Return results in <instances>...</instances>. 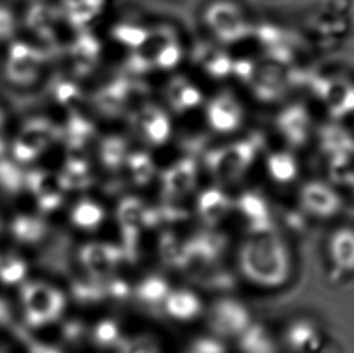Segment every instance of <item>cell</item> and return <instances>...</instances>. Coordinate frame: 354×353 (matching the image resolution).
<instances>
[{
	"mask_svg": "<svg viewBox=\"0 0 354 353\" xmlns=\"http://www.w3.org/2000/svg\"><path fill=\"white\" fill-rule=\"evenodd\" d=\"M351 185H352V188H353V190H354V176H353V179H352V181H351Z\"/></svg>",
	"mask_w": 354,
	"mask_h": 353,
	"instance_id": "28",
	"label": "cell"
},
{
	"mask_svg": "<svg viewBox=\"0 0 354 353\" xmlns=\"http://www.w3.org/2000/svg\"><path fill=\"white\" fill-rule=\"evenodd\" d=\"M221 102H223V105H224V110L221 108V105L216 102L218 105H216V108H213V121H216L218 126H221L223 129L235 127L236 125L239 124V107L236 105H232V102H231L229 109H226L230 100H221Z\"/></svg>",
	"mask_w": 354,
	"mask_h": 353,
	"instance_id": "20",
	"label": "cell"
},
{
	"mask_svg": "<svg viewBox=\"0 0 354 353\" xmlns=\"http://www.w3.org/2000/svg\"><path fill=\"white\" fill-rule=\"evenodd\" d=\"M237 208L248 221L253 234L274 231L271 210L263 196L255 192H245L237 200Z\"/></svg>",
	"mask_w": 354,
	"mask_h": 353,
	"instance_id": "7",
	"label": "cell"
},
{
	"mask_svg": "<svg viewBox=\"0 0 354 353\" xmlns=\"http://www.w3.org/2000/svg\"><path fill=\"white\" fill-rule=\"evenodd\" d=\"M268 171L276 181H292L297 174V161L288 154H277L268 160Z\"/></svg>",
	"mask_w": 354,
	"mask_h": 353,
	"instance_id": "17",
	"label": "cell"
},
{
	"mask_svg": "<svg viewBox=\"0 0 354 353\" xmlns=\"http://www.w3.org/2000/svg\"><path fill=\"white\" fill-rule=\"evenodd\" d=\"M237 340L241 353H276L272 336L263 325L252 323Z\"/></svg>",
	"mask_w": 354,
	"mask_h": 353,
	"instance_id": "13",
	"label": "cell"
},
{
	"mask_svg": "<svg viewBox=\"0 0 354 353\" xmlns=\"http://www.w3.org/2000/svg\"><path fill=\"white\" fill-rule=\"evenodd\" d=\"M250 154L242 149L229 150L211 161L213 173L223 181H234L243 173L250 163Z\"/></svg>",
	"mask_w": 354,
	"mask_h": 353,
	"instance_id": "12",
	"label": "cell"
},
{
	"mask_svg": "<svg viewBox=\"0 0 354 353\" xmlns=\"http://www.w3.org/2000/svg\"><path fill=\"white\" fill-rule=\"evenodd\" d=\"M106 218V212L101 205L91 200H82L74 206L71 213L73 224L82 230H96Z\"/></svg>",
	"mask_w": 354,
	"mask_h": 353,
	"instance_id": "14",
	"label": "cell"
},
{
	"mask_svg": "<svg viewBox=\"0 0 354 353\" xmlns=\"http://www.w3.org/2000/svg\"><path fill=\"white\" fill-rule=\"evenodd\" d=\"M208 320L218 338H239L252 325L247 307L230 298L221 299L213 304Z\"/></svg>",
	"mask_w": 354,
	"mask_h": 353,
	"instance_id": "3",
	"label": "cell"
},
{
	"mask_svg": "<svg viewBox=\"0 0 354 353\" xmlns=\"http://www.w3.org/2000/svg\"><path fill=\"white\" fill-rule=\"evenodd\" d=\"M38 353H62L56 349H51V347H45V349L39 350Z\"/></svg>",
	"mask_w": 354,
	"mask_h": 353,
	"instance_id": "27",
	"label": "cell"
},
{
	"mask_svg": "<svg viewBox=\"0 0 354 353\" xmlns=\"http://www.w3.org/2000/svg\"><path fill=\"white\" fill-rule=\"evenodd\" d=\"M196 181V168L190 161L174 165L162 178L163 191L171 199H179L192 191Z\"/></svg>",
	"mask_w": 354,
	"mask_h": 353,
	"instance_id": "10",
	"label": "cell"
},
{
	"mask_svg": "<svg viewBox=\"0 0 354 353\" xmlns=\"http://www.w3.org/2000/svg\"><path fill=\"white\" fill-rule=\"evenodd\" d=\"M24 311L29 323L44 325L57 320L66 309L62 291L45 283H33L26 288Z\"/></svg>",
	"mask_w": 354,
	"mask_h": 353,
	"instance_id": "2",
	"label": "cell"
},
{
	"mask_svg": "<svg viewBox=\"0 0 354 353\" xmlns=\"http://www.w3.org/2000/svg\"><path fill=\"white\" fill-rule=\"evenodd\" d=\"M80 263L93 278H106L115 271L124 257V249L106 242H90L82 246Z\"/></svg>",
	"mask_w": 354,
	"mask_h": 353,
	"instance_id": "6",
	"label": "cell"
},
{
	"mask_svg": "<svg viewBox=\"0 0 354 353\" xmlns=\"http://www.w3.org/2000/svg\"><path fill=\"white\" fill-rule=\"evenodd\" d=\"M300 201L305 212L321 219L334 217L342 207L339 192L324 181H313L305 184L300 192Z\"/></svg>",
	"mask_w": 354,
	"mask_h": 353,
	"instance_id": "5",
	"label": "cell"
},
{
	"mask_svg": "<svg viewBox=\"0 0 354 353\" xmlns=\"http://www.w3.org/2000/svg\"><path fill=\"white\" fill-rule=\"evenodd\" d=\"M116 210V218L124 239V257L133 259L139 236L148 223L149 210L140 199L129 196L120 202Z\"/></svg>",
	"mask_w": 354,
	"mask_h": 353,
	"instance_id": "4",
	"label": "cell"
},
{
	"mask_svg": "<svg viewBox=\"0 0 354 353\" xmlns=\"http://www.w3.org/2000/svg\"><path fill=\"white\" fill-rule=\"evenodd\" d=\"M187 353H225V347L216 338H201L190 346Z\"/></svg>",
	"mask_w": 354,
	"mask_h": 353,
	"instance_id": "25",
	"label": "cell"
},
{
	"mask_svg": "<svg viewBox=\"0 0 354 353\" xmlns=\"http://www.w3.org/2000/svg\"><path fill=\"white\" fill-rule=\"evenodd\" d=\"M17 32V17L14 10L0 3V44L9 43Z\"/></svg>",
	"mask_w": 354,
	"mask_h": 353,
	"instance_id": "22",
	"label": "cell"
},
{
	"mask_svg": "<svg viewBox=\"0 0 354 353\" xmlns=\"http://www.w3.org/2000/svg\"><path fill=\"white\" fill-rule=\"evenodd\" d=\"M239 270L249 282L265 288L282 286L290 276L287 244L274 231L252 234L239 252Z\"/></svg>",
	"mask_w": 354,
	"mask_h": 353,
	"instance_id": "1",
	"label": "cell"
},
{
	"mask_svg": "<svg viewBox=\"0 0 354 353\" xmlns=\"http://www.w3.org/2000/svg\"><path fill=\"white\" fill-rule=\"evenodd\" d=\"M232 201L223 191L211 188L202 191L197 199V213L202 221L209 226H216L225 219L232 210Z\"/></svg>",
	"mask_w": 354,
	"mask_h": 353,
	"instance_id": "8",
	"label": "cell"
},
{
	"mask_svg": "<svg viewBox=\"0 0 354 353\" xmlns=\"http://www.w3.org/2000/svg\"><path fill=\"white\" fill-rule=\"evenodd\" d=\"M129 171H131V176L136 184L145 185V184H148L153 176V163L145 156H142V158L136 156L129 160Z\"/></svg>",
	"mask_w": 354,
	"mask_h": 353,
	"instance_id": "23",
	"label": "cell"
},
{
	"mask_svg": "<svg viewBox=\"0 0 354 353\" xmlns=\"http://www.w3.org/2000/svg\"><path fill=\"white\" fill-rule=\"evenodd\" d=\"M312 340H313V334L310 325L306 323L294 325L288 332L289 345L297 351L306 350L310 343H312Z\"/></svg>",
	"mask_w": 354,
	"mask_h": 353,
	"instance_id": "24",
	"label": "cell"
},
{
	"mask_svg": "<svg viewBox=\"0 0 354 353\" xmlns=\"http://www.w3.org/2000/svg\"><path fill=\"white\" fill-rule=\"evenodd\" d=\"M169 293L171 289L167 281L160 276L147 277L136 288L137 298L148 305L163 304Z\"/></svg>",
	"mask_w": 354,
	"mask_h": 353,
	"instance_id": "15",
	"label": "cell"
},
{
	"mask_svg": "<svg viewBox=\"0 0 354 353\" xmlns=\"http://www.w3.org/2000/svg\"><path fill=\"white\" fill-rule=\"evenodd\" d=\"M163 305L168 316L178 320H194L202 311L200 298L187 289L171 291Z\"/></svg>",
	"mask_w": 354,
	"mask_h": 353,
	"instance_id": "11",
	"label": "cell"
},
{
	"mask_svg": "<svg viewBox=\"0 0 354 353\" xmlns=\"http://www.w3.org/2000/svg\"><path fill=\"white\" fill-rule=\"evenodd\" d=\"M92 340L101 349H118L124 340L115 320H103L92 330Z\"/></svg>",
	"mask_w": 354,
	"mask_h": 353,
	"instance_id": "16",
	"label": "cell"
},
{
	"mask_svg": "<svg viewBox=\"0 0 354 353\" xmlns=\"http://www.w3.org/2000/svg\"><path fill=\"white\" fill-rule=\"evenodd\" d=\"M6 131H8V120H6L4 110H3L1 105H0V145L5 142Z\"/></svg>",
	"mask_w": 354,
	"mask_h": 353,
	"instance_id": "26",
	"label": "cell"
},
{
	"mask_svg": "<svg viewBox=\"0 0 354 353\" xmlns=\"http://www.w3.org/2000/svg\"><path fill=\"white\" fill-rule=\"evenodd\" d=\"M329 254L334 266L341 272L354 271V229L340 228L329 239Z\"/></svg>",
	"mask_w": 354,
	"mask_h": 353,
	"instance_id": "9",
	"label": "cell"
},
{
	"mask_svg": "<svg viewBox=\"0 0 354 353\" xmlns=\"http://www.w3.org/2000/svg\"><path fill=\"white\" fill-rule=\"evenodd\" d=\"M160 249H161L163 260L166 263L182 267L183 258H184V244H179L173 235H163Z\"/></svg>",
	"mask_w": 354,
	"mask_h": 353,
	"instance_id": "19",
	"label": "cell"
},
{
	"mask_svg": "<svg viewBox=\"0 0 354 353\" xmlns=\"http://www.w3.org/2000/svg\"><path fill=\"white\" fill-rule=\"evenodd\" d=\"M15 233L22 241L33 242L38 241L43 236L45 233V225L35 218H24L16 225Z\"/></svg>",
	"mask_w": 354,
	"mask_h": 353,
	"instance_id": "21",
	"label": "cell"
},
{
	"mask_svg": "<svg viewBox=\"0 0 354 353\" xmlns=\"http://www.w3.org/2000/svg\"><path fill=\"white\" fill-rule=\"evenodd\" d=\"M116 350L118 353H161L158 340L148 334L124 338Z\"/></svg>",
	"mask_w": 354,
	"mask_h": 353,
	"instance_id": "18",
	"label": "cell"
}]
</instances>
